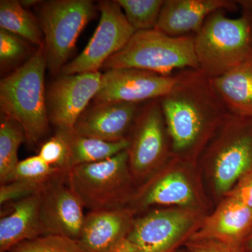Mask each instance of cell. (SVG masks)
Here are the masks:
<instances>
[{"label":"cell","instance_id":"13","mask_svg":"<svg viewBox=\"0 0 252 252\" xmlns=\"http://www.w3.org/2000/svg\"><path fill=\"white\" fill-rule=\"evenodd\" d=\"M102 75L99 72L61 74L50 86L46 94L48 115L56 130H74L98 92Z\"/></svg>","mask_w":252,"mask_h":252},{"label":"cell","instance_id":"33","mask_svg":"<svg viewBox=\"0 0 252 252\" xmlns=\"http://www.w3.org/2000/svg\"><path fill=\"white\" fill-rule=\"evenodd\" d=\"M238 4L240 5L242 7L245 8L250 11V14H251L252 18V1H237Z\"/></svg>","mask_w":252,"mask_h":252},{"label":"cell","instance_id":"23","mask_svg":"<svg viewBox=\"0 0 252 252\" xmlns=\"http://www.w3.org/2000/svg\"><path fill=\"white\" fill-rule=\"evenodd\" d=\"M26 141L24 131L17 123L1 116L0 124V183L14 181L15 171L20 162L18 149Z\"/></svg>","mask_w":252,"mask_h":252},{"label":"cell","instance_id":"6","mask_svg":"<svg viewBox=\"0 0 252 252\" xmlns=\"http://www.w3.org/2000/svg\"><path fill=\"white\" fill-rule=\"evenodd\" d=\"M66 181L89 211L128 206L138 187L129 167L127 149L102 161L72 167Z\"/></svg>","mask_w":252,"mask_h":252},{"label":"cell","instance_id":"21","mask_svg":"<svg viewBox=\"0 0 252 252\" xmlns=\"http://www.w3.org/2000/svg\"><path fill=\"white\" fill-rule=\"evenodd\" d=\"M60 131L67 141L70 169L84 164L94 163L110 158L128 149L130 140L108 142L78 135L74 130Z\"/></svg>","mask_w":252,"mask_h":252},{"label":"cell","instance_id":"35","mask_svg":"<svg viewBox=\"0 0 252 252\" xmlns=\"http://www.w3.org/2000/svg\"><path fill=\"white\" fill-rule=\"evenodd\" d=\"M174 252H187V250H186L185 246H184L182 247V248L178 249V250H176V251Z\"/></svg>","mask_w":252,"mask_h":252},{"label":"cell","instance_id":"31","mask_svg":"<svg viewBox=\"0 0 252 252\" xmlns=\"http://www.w3.org/2000/svg\"><path fill=\"white\" fill-rule=\"evenodd\" d=\"M185 248L187 252H243L242 249L206 239H189Z\"/></svg>","mask_w":252,"mask_h":252},{"label":"cell","instance_id":"15","mask_svg":"<svg viewBox=\"0 0 252 252\" xmlns=\"http://www.w3.org/2000/svg\"><path fill=\"white\" fill-rule=\"evenodd\" d=\"M144 105L125 102L94 104L81 114L74 131L79 135L108 142L129 140Z\"/></svg>","mask_w":252,"mask_h":252},{"label":"cell","instance_id":"5","mask_svg":"<svg viewBox=\"0 0 252 252\" xmlns=\"http://www.w3.org/2000/svg\"><path fill=\"white\" fill-rule=\"evenodd\" d=\"M134 68L162 75L178 69L198 70L194 35L171 36L157 29L137 31L102 66L104 70Z\"/></svg>","mask_w":252,"mask_h":252},{"label":"cell","instance_id":"8","mask_svg":"<svg viewBox=\"0 0 252 252\" xmlns=\"http://www.w3.org/2000/svg\"><path fill=\"white\" fill-rule=\"evenodd\" d=\"M91 0L42 1L38 21L44 34L46 66L53 76L61 73L81 32L96 13Z\"/></svg>","mask_w":252,"mask_h":252},{"label":"cell","instance_id":"28","mask_svg":"<svg viewBox=\"0 0 252 252\" xmlns=\"http://www.w3.org/2000/svg\"><path fill=\"white\" fill-rule=\"evenodd\" d=\"M54 180L47 183L14 180L9 183L1 185L0 205L3 206L34 194L40 193Z\"/></svg>","mask_w":252,"mask_h":252},{"label":"cell","instance_id":"29","mask_svg":"<svg viewBox=\"0 0 252 252\" xmlns=\"http://www.w3.org/2000/svg\"><path fill=\"white\" fill-rule=\"evenodd\" d=\"M26 52L22 38L13 33L0 29V63L1 66L9 65L21 59Z\"/></svg>","mask_w":252,"mask_h":252},{"label":"cell","instance_id":"9","mask_svg":"<svg viewBox=\"0 0 252 252\" xmlns=\"http://www.w3.org/2000/svg\"><path fill=\"white\" fill-rule=\"evenodd\" d=\"M207 215L199 209H152L136 217L126 238L135 252H174L185 246Z\"/></svg>","mask_w":252,"mask_h":252},{"label":"cell","instance_id":"10","mask_svg":"<svg viewBox=\"0 0 252 252\" xmlns=\"http://www.w3.org/2000/svg\"><path fill=\"white\" fill-rule=\"evenodd\" d=\"M129 140V167L139 186L173 157L160 99H153L144 104Z\"/></svg>","mask_w":252,"mask_h":252},{"label":"cell","instance_id":"20","mask_svg":"<svg viewBox=\"0 0 252 252\" xmlns=\"http://www.w3.org/2000/svg\"><path fill=\"white\" fill-rule=\"evenodd\" d=\"M210 81L230 114L252 117V60Z\"/></svg>","mask_w":252,"mask_h":252},{"label":"cell","instance_id":"1","mask_svg":"<svg viewBox=\"0 0 252 252\" xmlns=\"http://www.w3.org/2000/svg\"><path fill=\"white\" fill-rule=\"evenodd\" d=\"M180 73V81L159 99L173 157L197 164L209 141L230 113L210 78L202 71L185 69Z\"/></svg>","mask_w":252,"mask_h":252},{"label":"cell","instance_id":"14","mask_svg":"<svg viewBox=\"0 0 252 252\" xmlns=\"http://www.w3.org/2000/svg\"><path fill=\"white\" fill-rule=\"evenodd\" d=\"M63 175L41 192V220L44 235H57L79 240L85 220L80 199Z\"/></svg>","mask_w":252,"mask_h":252},{"label":"cell","instance_id":"26","mask_svg":"<svg viewBox=\"0 0 252 252\" xmlns=\"http://www.w3.org/2000/svg\"><path fill=\"white\" fill-rule=\"evenodd\" d=\"M67 175V172L49 165L39 155L20 160L15 171L14 181L47 183Z\"/></svg>","mask_w":252,"mask_h":252},{"label":"cell","instance_id":"32","mask_svg":"<svg viewBox=\"0 0 252 252\" xmlns=\"http://www.w3.org/2000/svg\"><path fill=\"white\" fill-rule=\"evenodd\" d=\"M243 252H252V228L243 245Z\"/></svg>","mask_w":252,"mask_h":252},{"label":"cell","instance_id":"19","mask_svg":"<svg viewBox=\"0 0 252 252\" xmlns=\"http://www.w3.org/2000/svg\"><path fill=\"white\" fill-rule=\"evenodd\" d=\"M41 193L9 203V213L0 220V252L44 235L41 220Z\"/></svg>","mask_w":252,"mask_h":252},{"label":"cell","instance_id":"7","mask_svg":"<svg viewBox=\"0 0 252 252\" xmlns=\"http://www.w3.org/2000/svg\"><path fill=\"white\" fill-rule=\"evenodd\" d=\"M128 206L137 215L158 207L207 210L197 164L172 157L136 189Z\"/></svg>","mask_w":252,"mask_h":252},{"label":"cell","instance_id":"11","mask_svg":"<svg viewBox=\"0 0 252 252\" xmlns=\"http://www.w3.org/2000/svg\"><path fill=\"white\" fill-rule=\"evenodd\" d=\"M99 9L100 18L94 35L84 51L64 66L61 74L99 72L104 63L122 50L135 32L117 1H99Z\"/></svg>","mask_w":252,"mask_h":252},{"label":"cell","instance_id":"12","mask_svg":"<svg viewBox=\"0 0 252 252\" xmlns=\"http://www.w3.org/2000/svg\"><path fill=\"white\" fill-rule=\"evenodd\" d=\"M180 77V71L165 76L134 68L109 69L102 74L100 88L93 99L94 104L144 103L160 99L170 92Z\"/></svg>","mask_w":252,"mask_h":252},{"label":"cell","instance_id":"30","mask_svg":"<svg viewBox=\"0 0 252 252\" xmlns=\"http://www.w3.org/2000/svg\"><path fill=\"white\" fill-rule=\"evenodd\" d=\"M225 196L235 199L252 210V171L243 175Z\"/></svg>","mask_w":252,"mask_h":252},{"label":"cell","instance_id":"34","mask_svg":"<svg viewBox=\"0 0 252 252\" xmlns=\"http://www.w3.org/2000/svg\"><path fill=\"white\" fill-rule=\"evenodd\" d=\"M39 2H41V1H37V0H23V1H20V3L25 8L31 7V6H34V5L39 4Z\"/></svg>","mask_w":252,"mask_h":252},{"label":"cell","instance_id":"27","mask_svg":"<svg viewBox=\"0 0 252 252\" xmlns=\"http://www.w3.org/2000/svg\"><path fill=\"white\" fill-rule=\"evenodd\" d=\"M38 155L55 168L67 173L70 170L67 141L60 131L56 130L55 135L41 145Z\"/></svg>","mask_w":252,"mask_h":252},{"label":"cell","instance_id":"2","mask_svg":"<svg viewBox=\"0 0 252 252\" xmlns=\"http://www.w3.org/2000/svg\"><path fill=\"white\" fill-rule=\"evenodd\" d=\"M46 61L44 47L0 82L1 116L22 127L32 147L45 137L49 129L45 90Z\"/></svg>","mask_w":252,"mask_h":252},{"label":"cell","instance_id":"25","mask_svg":"<svg viewBox=\"0 0 252 252\" xmlns=\"http://www.w3.org/2000/svg\"><path fill=\"white\" fill-rule=\"evenodd\" d=\"M9 252H84L77 240L46 235L18 244Z\"/></svg>","mask_w":252,"mask_h":252},{"label":"cell","instance_id":"18","mask_svg":"<svg viewBox=\"0 0 252 252\" xmlns=\"http://www.w3.org/2000/svg\"><path fill=\"white\" fill-rule=\"evenodd\" d=\"M137 215L129 206L89 211L78 242L84 252H108L127 236Z\"/></svg>","mask_w":252,"mask_h":252},{"label":"cell","instance_id":"24","mask_svg":"<svg viewBox=\"0 0 252 252\" xmlns=\"http://www.w3.org/2000/svg\"><path fill=\"white\" fill-rule=\"evenodd\" d=\"M135 32L155 29L164 0H116Z\"/></svg>","mask_w":252,"mask_h":252},{"label":"cell","instance_id":"22","mask_svg":"<svg viewBox=\"0 0 252 252\" xmlns=\"http://www.w3.org/2000/svg\"><path fill=\"white\" fill-rule=\"evenodd\" d=\"M0 28L38 48L44 47V34L39 21L23 7L20 1H0Z\"/></svg>","mask_w":252,"mask_h":252},{"label":"cell","instance_id":"17","mask_svg":"<svg viewBox=\"0 0 252 252\" xmlns=\"http://www.w3.org/2000/svg\"><path fill=\"white\" fill-rule=\"evenodd\" d=\"M238 5L229 0H165L155 29L175 37L194 35L212 13L235 11Z\"/></svg>","mask_w":252,"mask_h":252},{"label":"cell","instance_id":"16","mask_svg":"<svg viewBox=\"0 0 252 252\" xmlns=\"http://www.w3.org/2000/svg\"><path fill=\"white\" fill-rule=\"evenodd\" d=\"M252 228V210L235 199L225 196L214 211L207 214L190 238L215 240L242 249Z\"/></svg>","mask_w":252,"mask_h":252},{"label":"cell","instance_id":"3","mask_svg":"<svg viewBox=\"0 0 252 252\" xmlns=\"http://www.w3.org/2000/svg\"><path fill=\"white\" fill-rule=\"evenodd\" d=\"M197 165L204 171L212 195L220 201L243 175L252 171V117L230 114L209 141Z\"/></svg>","mask_w":252,"mask_h":252},{"label":"cell","instance_id":"4","mask_svg":"<svg viewBox=\"0 0 252 252\" xmlns=\"http://www.w3.org/2000/svg\"><path fill=\"white\" fill-rule=\"evenodd\" d=\"M242 8L237 18L227 17L225 10L215 11L194 34L199 68L208 77H220L252 60V18Z\"/></svg>","mask_w":252,"mask_h":252}]
</instances>
